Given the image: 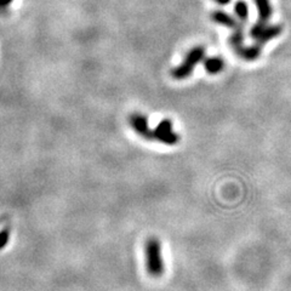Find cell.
I'll use <instances>...</instances> for the list:
<instances>
[{"instance_id":"obj_3","label":"cell","mask_w":291,"mask_h":291,"mask_svg":"<svg viewBox=\"0 0 291 291\" xmlns=\"http://www.w3.org/2000/svg\"><path fill=\"white\" fill-rule=\"evenodd\" d=\"M154 140L159 141L165 145L174 146L179 141V136L173 130V123L169 119H164L157 125V128L153 130Z\"/></svg>"},{"instance_id":"obj_8","label":"cell","mask_w":291,"mask_h":291,"mask_svg":"<svg viewBox=\"0 0 291 291\" xmlns=\"http://www.w3.org/2000/svg\"><path fill=\"white\" fill-rule=\"evenodd\" d=\"M255 5L257 7V14H259V21L267 23L270 20L273 14L272 6H270L269 0H254Z\"/></svg>"},{"instance_id":"obj_5","label":"cell","mask_w":291,"mask_h":291,"mask_svg":"<svg viewBox=\"0 0 291 291\" xmlns=\"http://www.w3.org/2000/svg\"><path fill=\"white\" fill-rule=\"evenodd\" d=\"M283 33V27L279 24H267L266 23L261 29V32L259 33V35L256 37V43L259 45L267 44L270 40L275 39L277 37H279Z\"/></svg>"},{"instance_id":"obj_14","label":"cell","mask_w":291,"mask_h":291,"mask_svg":"<svg viewBox=\"0 0 291 291\" xmlns=\"http://www.w3.org/2000/svg\"><path fill=\"white\" fill-rule=\"evenodd\" d=\"M215 1L220 5H228L231 2V0H215Z\"/></svg>"},{"instance_id":"obj_10","label":"cell","mask_w":291,"mask_h":291,"mask_svg":"<svg viewBox=\"0 0 291 291\" xmlns=\"http://www.w3.org/2000/svg\"><path fill=\"white\" fill-rule=\"evenodd\" d=\"M234 12L242 22H246L249 19V6L244 0H238L234 4Z\"/></svg>"},{"instance_id":"obj_12","label":"cell","mask_w":291,"mask_h":291,"mask_svg":"<svg viewBox=\"0 0 291 291\" xmlns=\"http://www.w3.org/2000/svg\"><path fill=\"white\" fill-rule=\"evenodd\" d=\"M9 238H10L9 229L5 228L0 232V250L4 249V247L6 246L7 242H9Z\"/></svg>"},{"instance_id":"obj_11","label":"cell","mask_w":291,"mask_h":291,"mask_svg":"<svg viewBox=\"0 0 291 291\" xmlns=\"http://www.w3.org/2000/svg\"><path fill=\"white\" fill-rule=\"evenodd\" d=\"M229 45L233 47V50L244 45V33H243L242 27L234 29L233 34L229 37Z\"/></svg>"},{"instance_id":"obj_7","label":"cell","mask_w":291,"mask_h":291,"mask_svg":"<svg viewBox=\"0 0 291 291\" xmlns=\"http://www.w3.org/2000/svg\"><path fill=\"white\" fill-rule=\"evenodd\" d=\"M211 20L217 24H221V26L228 27V28L237 29L239 28V24L235 21L234 19L229 14H227L226 11H222V10H216L211 14Z\"/></svg>"},{"instance_id":"obj_9","label":"cell","mask_w":291,"mask_h":291,"mask_svg":"<svg viewBox=\"0 0 291 291\" xmlns=\"http://www.w3.org/2000/svg\"><path fill=\"white\" fill-rule=\"evenodd\" d=\"M204 68L209 74H219L224 68V62L221 57H207L204 60Z\"/></svg>"},{"instance_id":"obj_4","label":"cell","mask_w":291,"mask_h":291,"mask_svg":"<svg viewBox=\"0 0 291 291\" xmlns=\"http://www.w3.org/2000/svg\"><path fill=\"white\" fill-rule=\"evenodd\" d=\"M130 125L136 133L140 136H142L146 140H153V131L149 129L148 125V119L146 115L141 114V113H134L130 115Z\"/></svg>"},{"instance_id":"obj_2","label":"cell","mask_w":291,"mask_h":291,"mask_svg":"<svg viewBox=\"0 0 291 291\" xmlns=\"http://www.w3.org/2000/svg\"><path fill=\"white\" fill-rule=\"evenodd\" d=\"M205 57V49L203 46H196L188 51L183 62L171 70V75L177 80L187 79L193 73L194 68L201 63Z\"/></svg>"},{"instance_id":"obj_1","label":"cell","mask_w":291,"mask_h":291,"mask_svg":"<svg viewBox=\"0 0 291 291\" xmlns=\"http://www.w3.org/2000/svg\"><path fill=\"white\" fill-rule=\"evenodd\" d=\"M146 267L152 277H160L164 272V263L161 259L160 243L157 238H149L145 245Z\"/></svg>"},{"instance_id":"obj_6","label":"cell","mask_w":291,"mask_h":291,"mask_svg":"<svg viewBox=\"0 0 291 291\" xmlns=\"http://www.w3.org/2000/svg\"><path fill=\"white\" fill-rule=\"evenodd\" d=\"M234 51L242 60L252 62V61H256L257 58L261 56V45H259L257 43L255 45H251V46L242 45V46L234 49Z\"/></svg>"},{"instance_id":"obj_13","label":"cell","mask_w":291,"mask_h":291,"mask_svg":"<svg viewBox=\"0 0 291 291\" xmlns=\"http://www.w3.org/2000/svg\"><path fill=\"white\" fill-rule=\"evenodd\" d=\"M14 0H0V14H6Z\"/></svg>"}]
</instances>
